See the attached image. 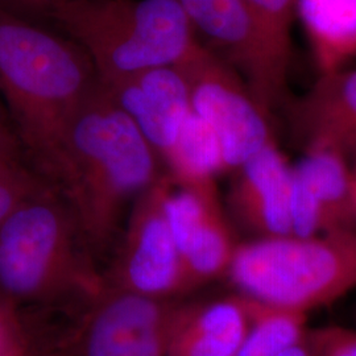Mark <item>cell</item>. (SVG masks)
I'll use <instances>...</instances> for the list:
<instances>
[{"label":"cell","instance_id":"1","mask_svg":"<svg viewBox=\"0 0 356 356\" xmlns=\"http://www.w3.org/2000/svg\"><path fill=\"white\" fill-rule=\"evenodd\" d=\"M161 163L98 78L69 122L51 182L95 257L114 239L126 206L164 175Z\"/></svg>","mask_w":356,"mask_h":356},{"label":"cell","instance_id":"2","mask_svg":"<svg viewBox=\"0 0 356 356\" xmlns=\"http://www.w3.org/2000/svg\"><path fill=\"white\" fill-rule=\"evenodd\" d=\"M97 79L73 40L0 8V98L23 160L49 184L69 122Z\"/></svg>","mask_w":356,"mask_h":356},{"label":"cell","instance_id":"3","mask_svg":"<svg viewBox=\"0 0 356 356\" xmlns=\"http://www.w3.org/2000/svg\"><path fill=\"white\" fill-rule=\"evenodd\" d=\"M64 197L51 185L0 225V301L89 306L107 284Z\"/></svg>","mask_w":356,"mask_h":356},{"label":"cell","instance_id":"4","mask_svg":"<svg viewBox=\"0 0 356 356\" xmlns=\"http://www.w3.org/2000/svg\"><path fill=\"white\" fill-rule=\"evenodd\" d=\"M48 20L82 48L104 82L177 66L200 42L178 0H69Z\"/></svg>","mask_w":356,"mask_h":356},{"label":"cell","instance_id":"5","mask_svg":"<svg viewBox=\"0 0 356 356\" xmlns=\"http://www.w3.org/2000/svg\"><path fill=\"white\" fill-rule=\"evenodd\" d=\"M229 275L242 296L307 313L356 288V229L238 245Z\"/></svg>","mask_w":356,"mask_h":356},{"label":"cell","instance_id":"6","mask_svg":"<svg viewBox=\"0 0 356 356\" xmlns=\"http://www.w3.org/2000/svg\"><path fill=\"white\" fill-rule=\"evenodd\" d=\"M177 67L189 86L191 111L216 134L226 170H236L275 141L269 115L243 76L204 44L198 42Z\"/></svg>","mask_w":356,"mask_h":356},{"label":"cell","instance_id":"7","mask_svg":"<svg viewBox=\"0 0 356 356\" xmlns=\"http://www.w3.org/2000/svg\"><path fill=\"white\" fill-rule=\"evenodd\" d=\"M181 307L173 298L106 286L56 348L69 356H166Z\"/></svg>","mask_w":356,"mask_h":356},{"label":"cell","instance_id":"8","mask_svg":"<svg viewBox=\"0 0 356 356\" xmlns=\"http://www.w3.org/2000/svg\"><path fill=\"white\" fill-rule=\"evenodd\" d=\"M172 186L164 173L135 200L108 288L165 298L177 294L179 254L166 218Z\"/></svg>","mask_w":356,"mask_h":356},{"label":"cell","instance_id":"9","mask_svg":"<svg viewBox=\"0 0 356 356\" xmlns=\"http://www.w3.org/2000/svg\"><path fill=\"white\" fill-rule=\"evenodd\" d=\"M166 218L179 254L178 293L229 273L238 245L216 186L184 188L173 182L166 198Z\"/></svg>","mask_w":356,"mask_h":356},{"label":"cell","instance_id":"10","mask_svg":"<svg viewBox=\"0 0 356 356\" xmlns=\"http://www.w3.org/2000/svg\"><path fill=\"white\" fill-rule=\"evenodd\" d=\"M292 236L355 229L353 172L342 154L310 149L292 166Z\"/></svg>","mask_w":356,"mask_h":356},{"label":"cell","instance_id":"11","mask_svg":"<svg viewBox=\"0 0 356 356\" xmlns=\"http://www.w3.org/2000/svg\"><path fill=\"white\" fill-rule=\"evenodd\" d=\"M101 82L163 161L191 113L189 86L177 66L152 67Z\"/></svg>","mask_w":356,"mask_h":356},{"label":"cell","instance_id":"12","mask_svg":"<svg viewBox=\"0 0 356 356\" xmlns=\"http://www.w3.org/2000/svg\"><path fill=\"white\" fill-rule=\"evenodd\" d=\"M235 172L229 204L243 226L259 239L292 236V166L275 141Z\"/></svg>","mask_w":356,"mask_h":356},{"label":"cell","instance_id":"13","mask_svg":"<svg viewBox=\"0 0 356 356\" xmlns=\"http://www.w3.org/2000/svg\"><path fill=\"white\" fill-rule=\"evenodd\" d=\"M294 135L310 149L356 157V69L321 73L289 106Z\"/></svg>","mask_w":356,"mask_h":356},{"label":"cell","instance_id":"14","mask_svg":"<svg viewBox=\"0 0 356 356\" xmlns=\"http://www.w3.org/2000/svg\"><path fill=\"white\" fill-rule=\"evenodd\" d=\"M204 47L241 72L261 107L263 63L254 16L247 0H178ZM263 108V107H261ZM264 110V108H263Z\"/></svg>","mask_w":356,"mask_h":356},{"label":"cell","instance_id":"15","mask_svg":"<svg viewBox=\"0 0 356 356\" xmlns=\"http://www.w3.org/2000/svg\"><path fill=\"white\" fill-rule=\"evenodd\" d=\"M248 329L242 297L182 305L166 356H235Z\"/></svg>","mask_w":356,"mask_h":356},{"label":"cell","instance_id":"16","mask_svg":"<svg viewBox=\"0 0 356 356\" xmlns=\"http://www.w3.org/2000/svg\"><path fill=\"white\" fill-rule=\"evenodd\" d=\"M254 16L263 63L261 107L269 114L286 97L297 0H247Z\"/></svg>","mask_w":356,"mask_h":356},{"label":"cell","instance_id":"17","mask_svg":"<svg viewBox=\"0 0 356 356\" xmlns=\"http://www.w3.org/2000/svg\"><path fill=\"white\" fill-rule=\"evenodd\" d=\"M321 73L342 69L356 57V0H297Z\"/></svg>","mask_w":356,"mask_h":356},{"label":"cell","instance_id":"18","mask_svg":"<svg viewBox=\"0 0 356 356\" xmlns=\"http://www.w3.org/2000/svg\"><path fill=\"white\" fill-rule=\"evenodd\" d=\"M163 163L172 181L185 188L216 186V176L226 172L216 134L193 111L184 122Z\"/></svg>","mask_w":356,"mask_h":356},{"label":"cell","instance_id":"19","mask_svg":"<svg viewBox=\"0 0 356 356\" xmlns=\"http://www.w3.org/2000/svg\"><path fill=\"white\" fill-rule=\"evenodd\" d=\"M241 297L248 329L235 356H279L305 341L306 313Z\"/></svg>","mask_w":356,"mask_h":356},{"label":"cell","instance_id":"20","mask_svg":"<svg viewBox=\"0 0 356 356\" xmlns=\"http://www.w3.org/2000/svg\"><path fill=\"white\" fill-rule=\"evenodd\" d=\"M51 185L22 157L0 161V225L16 209Z\"/></svg>","mask_w":356,"mask_h":356},{"label":"cell","instance_id":"21","mask_svg":"<svg viewBox=\"0 0 356 356\" xmlns=\"http://www.w3.org/2000/svg\"><path fill=\"white\" fill-rule=\"evenodd\" d=\"M305 343L310 356H356V331L327 327L314 332Z\"/></svg>","mask_w":356,"mask_h":356},{"label":"cell","instance_id":"22","mask_svg":"<svg viewBox=\"0 0 356 356\" xmlns=\"http://www.w3.org/2000/svg\"><path fill=\"white\" fill-rule=\"evenodd\" d=\"M29 343L19 312L0 301V356H24Z\"/></svg>","mask_w":356,"mask_h":356},{"label":"cell","instance_id":"23","mask_svg":"<svg viewBox=\"0 0 356 356\" xmlns=\"http://www.w3.org/2000/svg\"><path fill=\"white\" fill-rule=\"evenodd\" d=\"M69 0H0V8L31 22L48 20L51 13Z\"/></svg>","mask_w":356,"mask_h":356},{"label":"cell","instance_id":"24","mask_svg":"<svg viewBox=\"0 0 356 356\" xmlns=\"http://www.w3.org/2000/svg\"><path fill=\"white\" fill-rule=\"evenodd\" d=\"M0 144L4 145V147H8L13 151L20 153L19 149V145H17V141L15 138V134H13V126H11V122L8 119V115L6 111V107H4V103L0 98Z\"/></svg>","mask_w":356,"mask_h":356},{"label":"cell","instance_id":"25","mask_svg":"<svg viewBox=\"0 0 356 356\" xmlns=\"http://www.w3.org/2000/svg\"><path fill=\"white\" fill-rule=\"evenodd\" d=\"M24 356H69L65 351L60 348H49V350H38L32 344H29V348L26 350Z\"/></svg>","mask_w":356,"mask_h":356},{"label":"cell","instance_id":"26","mask_svg":"<svg viewBox=\"0 0 356 356\" xmlns=\"http://www.w3.org/2000/svg\"><path fill=\"white\" fill-rule=\"evenodd\" d=\"M306 339V338H305ZM279 356H310L309 355V351H307V347H306L305 341L302 343L296 344L291 347L289 350H286L285 353H282Z\"/></svg>","mask_w":356,"mask_h":356},{"label":"cell","instance_id":"27","mask_svg":"<svg viewBox=\"0 0 356 356\" xmlns=\"http://www.w3.org/2000/svg\"><path fill=\"white\" fill-rule=\"evenodd\" d=\"M10 157H22V154L13 151L11 148H8V147H4V145L0 144V161H3L6 159H10Z\"/></svg>","mask_w":356,"mask_h":356},{"label":"cell","instance_id":"28","mask_svg":"<svg viewBox=\"0 0 356 356\" xmlns=\"http://www.w3.org/2000/svg\"><path fill=\"white\" fill-rule=\"evenodd\" d=\"M353 184H354V197L356 202V169L353 172Z\"/></svg>","mask_w":356,"mask_h":356}]
</instances>
